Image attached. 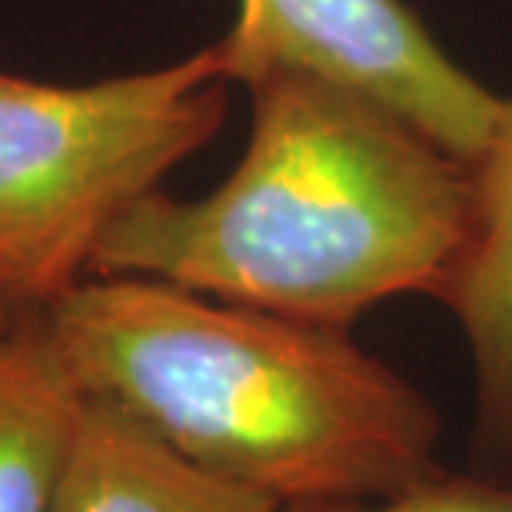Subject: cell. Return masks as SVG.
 <instances>
[{"mask_svg": "<svg viewBox=\"0 0 512 512\" xmlns=\"http://www.w3.org/2000/svg\"><path fill=\"white\" fill-rule=\"evenodd\" d=\"M247 87L237 170L200 200H137L90 276H153L336 330L396 296L443 300L473 233V163L316 70L270 67Z\"/></svg>", "mask_w": 512, "mask_h": 512, "instance_id": "obj_1", "label": "cell"}, {"mask_svg": "<svg viewBox=\"0 0 512 512\" xmlns=\"http://www.w3.org/2000/svg\"><path fill=\"white\" fill-rule=\"evenodd\" d=\"M44 320L87 396L283 506L386 496L439 469L433 399L353 330L153 276H87Z\"/></svg>", "mask_w": 512, "mask_h": 512, "instance_id": "obj_2", "label": "cell"}, {"mask_svg": "<svg viewBox=\"0 0 512 512\" xmlns=\"http://www.w3.org/2000/svg\"><path fill=\"white\" fill-rule=\"evenodd\" d=\"M217 44L170 67L44 84L0 70V310H47L107 230L227 120Z\"/></svg>", "mask_w": 512, "mask_h": 512, "instance_id": "obj_3", "label": "cell"}, {"mask_svg": "<svg viewBox=\"0 0 512 512\" xmlns=\"http://www.w3.org/2000/svg\"><path fill=\"white\" fill-rule=\"evenodd\" d=\"M217 50L230 84L270 67L316 70L380 97L469 163L483 157L506 107L436 44L406 0H240Z\"/></svg>", "mask_w": 512, "mask_h": 512, "instance_id": "obj_4", "label": "cell"}, {"mask_svg": "<svg viewBox=\"0 0 512 512\" xmlns=\"http://www.w3.org/2000/svg\"><path fill=\"white\" fill-rule=\"evenodd\" d=\"M476 217L443 300L466 336L479 443L512 463V100L473 163Z\"/></svg>", "mask_w": 512, "mask_h": 512, "instance_id": "obj_5", "label": "cell"}, {"mask_svg": "<svg viewBox=\"0 0 512 512\" xmlns=\"http://www.w3.org/2000/svg\"><path fill=\"white\" fill-rule=\"evenodd\" d=\"M50 512H286V506L197 466L124 409L87 396Z\"/></svg>", "mask_w": 512, "mask_h": 512, "instance_id": "obj_6", "label": "cell"}, {"mask_svg": "<svg viewBox=\"0 0 512 512\" xmlns=\"http://www.w3.org/2000/svg\"><path fill=\"white\" fill-rule=\"evenodd\" d=\"M84 406L44 310L10 316L0 330V512H50Z\"/></svg>", "mask_w": 512, "mask_h": 512, "instance_id": "obj_7", "label": "cell"}, {"mask_svg": "<svg viewBox=\"0 0 512 512\" xmlns=\"http://www.w3.org/2000/svg\"><path fill=\"white\" fill-rule=\"evenodd\" d=\"M286 512H512V486L486 476L446 473L443 466L396 493L340 503L286 506Z\"/></svg>", "mask_w": 512, "mask_h": 512, "instance_id": "obj_8", "label": "cell"}, {"mask_svg": "<svg viewBox=\"0 0 512 512\" xmlns=\"http://www.w3.org/2000/svg\"><path fill=\"white\" fill-rule=\"evenodd\" d=\"M7 320H10V313L0 310V330H4V326H7Z\"/></svg>", "mask_w": 512, "mask_h": 512, "instance_id": "obj_9", "label": "cell"}]
</instances>
